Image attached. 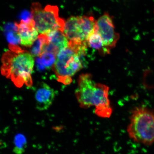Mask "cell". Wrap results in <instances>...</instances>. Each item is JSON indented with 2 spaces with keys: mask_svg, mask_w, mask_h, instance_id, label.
Masks as SVG:
<instances>
[{
  "mask_svg": "<svg viewBox=\"0 0 154 154\" xmlns=\"http://www.w3.org/2000/svg\"><path fill=\"white\" fill-rule=\"evenodd\" d=\"M109 91L108 86L95 82L91 74L86 73L79 77L75 95L81 107L88 109L95 107V113L97 116L108 118L112 112Z\"/></svg>",
  "mask_w": 154,
  "mask_h": 154,
  "instance_id": "cell-1",
  "label": "cell"
},
{
  "mask_svg": "<svg viewBox=\"0 0 154 154\" xmlns=\"http://www.w3.org/2000/svg\"><path fill=\"white\" fill-rule=\"evenodd\" d=\"M1 61L2 74L11 80L17 87L32 85L35 61L30 53L12 49L4 54Z\"/></svg>",
  "mask_w": 154,
  "mask_h": 154,
  "instance_id": "cell-2",
  "label": "cell"
},
{
  "mask_svg": "<svg viewBox=\"0 0 154 154\" xmlns=\"http://www.w3.org/2000/svg\"><path fill=\"white\" fill-rule=\"evenodd\" d=\"M87 47L86 43L69 41L68 47L59 52L53 67L58 81L65 85L72 82L73 77L83 68Z\"/></svg>",
  "mask_w": 154,
  "mask_h": 154,
  "instance_id": "cell-3",
  "label": "cell"
},
{
  "mask_svg": "<svg viewBox=\"0 0 154 154\" xmlns=\"http://www.w3.org/2000/svg\"><path fill=\"white\" fill-rule=\"evenodd\" d=\"M128 135L134 142L149 145L154 142V113L146 107L133 111L127 128Z\"/></svg>",
  "mask_w": 154,
  "mask_h": 154,
  "instance_id": "cell-4",
  "label": "cell"
},
{
  "mask_svg": "<svg viewBox=\"0 0 154 154\" xmlns=\"http://www.w3.org/2000/svg\"><path fill=\"white\" fill-rule=\"evenodd\" d=\"M32 19L38 33L48 34L57 30L63 32L65 21L60 18L57 6L48 5L42 8L39 3H32Z\"/></svg>",
  "mask_w": 154,
  "mask_h": 154,
  "instance_id": "cell-5",
  "label": "cell"
},
{
  "mask_svg": "<svg viewBox=\"0 0 154 154\" xmlns=\"http://www.w3.org/2000/svg\"><path fill=\"white\" fill-rule=\"evenodd\" d=\"M96 25L93 17L72 16L65 21L63 32L69 41L83 43L95 32Z\"/></svg>",
  "mask_w": 154,
  "mask_h": 154,
  "instance_id": "cell-6",
  "label": "cell"
},
{
  "mask_svg": "<svg viewBox=\"0 0 154 154\" xmlns=\"http://www.w3.org/2000/svg\"><path fill=\"white\" fill-rule=\"evenodd\" d=\"M95 31L101 36L105 47L110 51L120 38V34L116 31L112 18L107 13L96 20Z\"/></svg>",
  "mask_w": 154,
  "mask_h": 154,
  "instance_id": "cell-7",
  "label": "cell"
},
{
  "mask_svg": "<svg viewBox=\"0 0 154 154\" xmlns=\"http://www.w3.org/2000/svg\"><path fill=\"white\" fill-rule=\"evenodd\" d=\"M15 26L21 45L31 47L39 35L33 19L22 20L19 23L15 24Z\"/></svg>",
  "mask_w": 154,
  "mask_h": 154,
  "instance_id": "cell-8",
  "label": "cell"
},
{
  "mask_svg": "<svg viewBox=\"0 0 154 154\" xmlns=\"http://www.w3.org/2000/svg\"><path fill=\"white\" fill-rule=\"evenodd\" d=\"M55 95L53 88L45 83H41L35 95L36 109L40 111L47 110L52 104Z\"/></svg>",
  "mask_w": 154,
  "mask_h": 154,
  "instance_id": "cell-9",
  "label": "cell"
},
{
  "mask_svg": "<svg viewBox=\"0 0 154 154\" xmlns=\"http://www.w3.org/2000/svg\"><path fill=\"white\" fill-rule=\"evenodd\" d=\"M48 45L57 53L63 49L68 47L69 41L62 31H54L47 34Z\"/></svg>",
  "mask_w": 154,
  "mask_h": 154,
  "instance_id": "cell-10",
  "label": "cell"
},
{
  "mask_svg": "<svg viewBox=\"0 0 154 154\" xmlns=\"http://www.w3.org/2000/svg\"><path fill=\"white\" fill-rule=\"evenodd\" d=\"M87 43L88 46L97 50L100 54L105 55L110 53V51L105 47L101 36L96 31L89 36Z\"/></svg>",
  "mask_w": 154,
  "mask_h": 154,
  "instance_id": "cell-11",
  "label": "cell"
},
{
  "mask_svg": "<svg viewBox=\"0 0 154 154\" xmlns=\"http://www.w3.org/2000/svg\"><path fill=\"white\" fill-rule=\"evenodd\" d=\"M48 42L47 35H39L37 39L32 46L30 53L33 57H40L44 53V49Z\"/></svg>",
  "mask_w": 154,
  "mask_h": 154,
  "instance_id": "cell-12",
  "label": "cell"
},
{
  "mask_svg": "<svg viewBox=\"0 0 154 154\" xmlns=\"http://www.w3.org/2000/svg\"><path fill=\"white\" fill-rule=\"evenodd\" d=\"M27 140L24 135L19 134L15 136L13 152L15 154H23L27 146Z\"/></svg>",
  "mask_w": 154,
  "mask_h": 154,
  "instance_id": "cell-13",
  "label": "cell"
},
{
  "mask_svg": "<svg viewBox=\"0 0 154 154\" xmlns=\"http://www.w3.org/2000/svg\"><path fill=\"white\" fill-rule=\"evenodd\" d=\"M57 55L49 52L43 53L41 56V62L43 66L47 69L53 67L56 60Z\"/></svg>",
  "mask_w": 154,
  "mask_h": 154,
  "instance_id": "cell-14",
  "label": "cell"
}]
</instances>
